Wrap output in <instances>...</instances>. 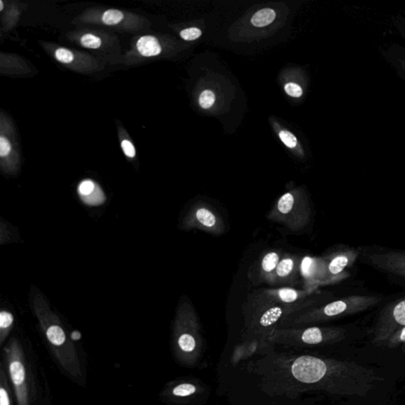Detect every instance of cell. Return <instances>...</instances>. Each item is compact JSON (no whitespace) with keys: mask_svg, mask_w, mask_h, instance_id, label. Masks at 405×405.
Returning <instances> with one entry per match:
<instances>
[{"mask_svg":"<svg viewBox=\"0 0 405 405\" xmlns=\"http://www.w3.org/2000/svg\"><path fill=\"white\" fill-rule=\"evenodd\" d=\"M124 18V13L118 10H108L103 16V22L108 25H118Z\"/></svg>","mask_w":405,"mask_h":405,"instance_id":"cell-20","label":"cell"},{"mask_svg":"<svg viewBox=\"0 0 405 405\" xmlns=\"http://www.w3.org/2000/svg\"><path fill=\"white\" fill-rule=\"evenodd\" d=\"M11 152V144L10 141L2 136L0 137V156L2 158L8 156Z\"/></svg>","mask_w":405,"mask_h":405,"instance_id":"cell-30","label":"cell"},{"mask_svg":"<svg viewBox=\"0 0 405 405\" xmlns=\"http://www.w3.org/2000/svg\"><path fill=\"white\" fill-rule=\"evenodd\" d=\"M404 326L405 298L390 302L382 310L373 330V343L382 346L397 330Z\"/></svg>","mask_w":405,"mask_h":405,"instance_id":"cell-8","label":"cell"},{"mask_svg":"<svg viewBox=\"0 0 405 405\" xmlns=\"http://www.w3.org/2000/svg\"><path fill=\"white\" fill-rule=\"evenodd\" d=\"M121 147H122L125 154L128 158L132 159L136 156V149H135V147L130 140H123L122 143H121Z\"/></svg>","mask_w":405,"mask_h":405,"instance_id":"cell-31","label":"cell"},{"mask_svg":"<svg viewBox=\"0 0 405 405\" xmlns=\"http://www.w3.org/2000/svg\"><path fill=\"white\" fill-rule=\"evenodd\" d=\"M0 405H10L8 394L4 388L0 389Z\"/></svg>","mask_w":405,"mask_h":405,"instance_id":"cell-33","label":"cell"},{"mask_svg":"<svg viewBox=\"0 0 405 405\" xmlns=\"http://www.w3.org/2000/svg\"><path fill=\"white\" fill-rule=\"evenodd\" d=\"M10 373L13 383L16 386L22 384L25 380V369L21 362L16 361L11 364Z\"/></svg>","mask_w":405,"mask_h":405,"instance_id":"cell-18","label":"cell"},{"mask_svg":"<svg viewBox=\"0 0 405 405\" xmlns=\"http://www.w3.org/2000/svg\"><path fill=\"white\" fill-rule=\"evenodd\" d=\"M300 274L303 280V289L316 291L326 285V264L324 258L305 256L301 259Z\"/></svg>","mask_w":405,"mask_h":405,"instance_id":"cell-11","label":"cell"},{"mask_svg":"<svg viewBox=\"0 0 405 405\" xmlns=\"http://www.w3.org/2000/svg\"><path fill=\"white\" fill-rule=\"evenodd\" d=\"M301 258L295 255H286L281 258L273 275L272 285L288 283L293 281L300 273Z\"/></svg>","mask_w":405,"mask_h":405,"instance_id":"cell-13","label":"cell"},{"mask_svg":"<svg viewBox=\"0 0 405 405\" xmlns=\"http://www.w3.org/2000/svg\"><path fill=\"white\" fill-rule=\"evenodd\" d=\"M321 294L292 304H276L245 313L246 335L260 344L266 343L268 337L293 316L319 307Z\"/></svg>","mask_w":405,"mask_h":405,"instance_id":"cell-2","label":"cell"},{"mask_svg":"<svg viewBox=\"0 0 405 405\" xmlns=\"http://www.w3.org/2000/svg\"><path fill=\"white\" fill-rule=\"evenodd\" d=\"M96 185L91 180H86L81 182L79 186V193L81 197H87V195H91L94 190H96Z\"/></svg>","mask_w":405,"mask_h":405,"instance_id":"cell-26","label":"cell"},{"mask_svg":"<svg viewBox=\"0 0 405 405\" xmlns=\"http://www.w3.org/2000/svg\"><path fill=\"white\" fill-rule=\"evenodd\" d=\"M402 350L403 352L405 353V342L403 343Z\"/></svg>","mask_w":405,"mask_h":405,"instance_id":"cell-36","label":"cell"},{"mask_svg":"<svg viewBox=\"0 0 405 405\" xmlns=\"http://www.w3.org/2000/svg\"><path fill=\"white\" fill-rule=\"evenodd\" d=\"M367 265L381 271L405 278V251H375L363 254Z\"/></svg>","mask_w":405,"mask_h":405,"instance_id":"cell-10","label":"cell"},{"mask_svg":"<svg viewBox=\"0 0 405 405\" xmlns=\"http://www.w3.org/2000/svg\"><path fill=\"white\" fill-rule=\"evenodd\" d=\"M81 45L86 49L97 50L101 45V40L98 37L91 35V33H86L81 38Z\"/></svg>","mask_w":405,"mask_h":405,"instance_id":"cell-24","label":"cell"},{"mask_svg":"<svg viewBox=\"0 0 405 405\" xmlns=\"http://www.w3.org/2000/svg\"><path fill=\"white\" fill-rule=\"evenodd\" d=\"M381 301L380 297L377 296L350 295L290 317L280 328L304 327L312 324L326 322L362 313L376 306Z\"/></svg>","mask_w":405,"mask_h":405,"instance_id":"cell-3","label":"cell"},{"mask_svg":"<svg viewBox=\"0 0 405 405\" xmlns=\"http://www.w3.org/2000/svg\"><path fill=\"white\" fill-rule=\"evenodd\" d=\"M201 388L198 384L193 383H182L178 384L173 390V394L178 397H188L195 394H198L200 392Z\"/></svg>","mask_w":405,"mask_h":405,"instance_id":"cell-17","label":"cell"},{"mask_svg":"<svg viewBox=\"0 0 405 405\" xmlns=\"http://www.w3.org/2000/svg\"><path fill=\"white\" fill-rule=\"evenodd\" d=\"M72 338L74 341H78V340H79V339L81 338V334H80L79 332H74V333L72 334Z\"/></svg>","mask_w":405,"mask_h":405,"instance_id":"cell-34","label":"cell"},{"mask_svg":"<svg viewBox=\"0 0 405 405\" xmlns=\"http://www.w3.org/2000/svg\"><path fill=\"white\" fill-rule=\"evenodd\" d=\"M359 252L353 249H342L326 256V285L338 282L346 275L344 270L353 265Z\"/></svg>","mask_w":405,"mask_h":405,"instance_id":"cell-12","label":"cell"},{"mask_svg":"<svg viewBox=\"0 0 405 405\" xmlns=\"http://www.w3.org/2000/svg\"><path fill=\"white\" fill-rule=\"evenodd\" d=\"M137 47L141 55L145 57L158 56L161 52V47L158 40L152 36L140 38Z\"/></svg>","mask_w":405,"mask_h":405,"instance_id":"cell-15","label":"cell"},{"mask_svg":"<svg viewBox=\"0 0 405 405\" xmlns=\"http://www.w3.org/2000/svg\"><path fill=\"white\" fill-rule=\"evenodd\" d=\"M276 17L273 9L266 8L255 13L251 18V23L256 27H265L271 24Z\"/></svg>","mask_w":405,"mask_h":405,"instance_id":"cell-16","label":"cell"},{"mask_svg":"<svg viewBox=\"0 0 405 405\" xmlns=\"http://www.w3.org/2000/svg\"><path fill=\"white\" fill-rule=\"evenodd\" d=\"M201 35L202 31L198 28H195V27H193V28L186 29L180 33L181 38L185 40H188V42L197 40Z\"/></svg>","mask_w":405,"mask_h":405,"instance_id":"cell-27","label":"cell"},{"mask_svg":"<svg viewBox=\"0 0 405 405\" xmlns=\"http://www.w3.org/2000/svg\"><path fill=\"white\" fill-rule=\"evenodd\" d=\"M55 57L59 62L70 64L74 60V54L69 50L60 48L56 51Z\"/></svg>","mask_w":405,"mask_h":405,"instance_id":"cell-25","label":"cell"},{"mask_svg":"<svg viewBox=\"0 0 405 405\" xmlns=\"http://www.w3.org/2000/svg\"><path fill=\"white\" fill-rule=\"evenodd\" d=\"M47 337L54 346H62L66 336L63 329L59 326H53L47 331Z\"/></svg>","mask_w":405,"mask_h":405,"instance_id":"cell-19","label":"cell"},{"mask_svg":"<svg viewBox=\"0 0 405 405\" xmlns=\"http://www.w3.org/2000/svg\"><path fill=\"white\" fill-rule=\"evenodd\" d=\"M215 103V93L210 90H205L200 93L199 104L202 109L207 110Z\"/></svg>","mask_w":405,"mask_h":405,"instance_id":"cell-23","label":"cell"},{"mask_svg":"<svg viewBox=\"0 0 405 405\" xmlns=\"http://www.w3.org/2000/svg\"><path fill=\"white\" fill-rule=\"evenodd\" d=\"M187 229H197L214 235L225 233L226 227L221 215L207 202L199 201L193 205L184 221Z\"/></svg>","mask_w":405,"mask_h":405,"instance_id":"cell-7","label":"cell"},{"mask_svg":"<svg viewBox=\"0 0 405 405\" xmlns=\"http://www.w3.org/2000/svg\"><path fill=\"white\" fill-rule=\"evenodd\" d=\"M82 199L87 205H98L105 201V195L101 188L96 186V190L91 195L84 197Z\"/></svg>","mask_w":405,"mask_h":405,"instance_id":"cell-22","label":"cell"},{"mask_svg":"<svg viewBox=\"0 0 405 405\" xmlns=\"http://www.w3.org/2000/svg\"><path fill=\"white\" fill-rule=\"evenodd\" d=\"M285 92L292 98H300L302 96L301 86L295 83L287 84L285 86Z\"/></svg>","mask_w":405,"mask_h":405,"instance_id":"cell-29","label":"cell"},{"mask_svg":"<svg viewBox=\"0 0 405 405\" xmlns=\"http://www.w3.org/2000/svg\"><path fill=\"white\" fill-rule=\"evenodd\" d=\"M346 337V329L340 327H283L275 329L267 343L302 348L328 346Z\"/></svg>","mask_w":405,"mask_h":405,"instance_id":"cell-4","label":"cell"},{"mask_svg":"<svg viewBox=\"0 0 405 405\" xmlns=\"http://www.w3.org/2000/svg\"><path fill=\"white\" fill-rule=\"evenodd\" d=\"M290 372L296 381L341 396L365 397L386 381L375 369L355 362L312 355L297 357Z\"/></svg>","mask_w":405,"mask_h":405,"instance_id":"cell-1","label":"cell"},{"mask_svg":"<svg viewBox=\"0 0 405 405\" xmlns=\"http://www.w3.org/2000/svg\"><path fill=\"white\" fill-rule=\"evenodd\" d=\"M13 321V316L10 313L3 312L0 314V327L2 329H6L11 326Z\"/></svg>","mask_w":405,"mask_h":405,"instance_id":"cell-32","label":"cell"},{"mask_svg":"<svg viewBox=\"0 0 405 405\" xmlns=\"http://www.w3.org/2000/svg\"><path fill=\"white\" fill-rule=\"evenodd\" d=\"M405 342V326L398 329L389 337L386 342V346L389 348H396Z\"/></svg>","mask_w":405,"mask_h":405,"instance_id":"cell-21","label":"cell"},{"mask_svg":"<svg viewBox=\"0 0 405 405\" xmlns=\"http://www.w3.org/2000/svg\"><path fill=\"white\" fill-rule=\"evenodd\" d=\"M178 346L188 363H198L201 358L204 340L197 313L190 303L181 307L179 314Z\"/></svg>","mask_w":405,"mask_h":405,"instance_id":"cell-6","label":"cell"},{"mask_svg":"<svg viewBox=\"0 0 405 405\" xmlns=\"http://www.w3.org/2000/svg\"><path fill=\"white\" fill-rule=\"evenodd\" d=\"M281 259L278 251H270L263 256L260 262L259 276L262 281L273 283V275Z\"/></svg>","mask_w":405,"mask_h":405,"instance_id":"cell-14","label":"cell"},{"mask_svg":"<svg viewBox=\"0 0 405 405\" xmlns=\"http://www.w3.org/2000/svg\"><path fill=\"white\" fill-rule=\"evenodd\" d=\"M280 138L283 144L289 148H295L298 144V140L292 132L288 131H281L280 132Z\"/></svg>","mask_w":405,"mask_h":405,"instance_id":"cell-28","label":"cell"},{"mask_svg":"<svg viewBox=\"0 0 405 405\" xmlns=\"http://www.w3.org/2000/svg\"><path fill=\"white\" fill-rule=\"evenodd\" d=\"M312 216L307 193L302 188H295L281 195L269 212L268 219L298 232L309 225Z\"/></svg>","mask_w":405,"mask_h":405,"instance_id":"cell-5","label":"cell"},{"mask_svg":"<svg viewBox=\"0 0 405 405\" xmlns=\"http://www.w3.org/2000/svg\"><path fill=\"white\" fill-rule=\"evenodd\" d=\"M4 2H3L2 0H1V1H0V11H2L4 10Z\"/></svg>","mask_w":405,"mask_h":405,"instance_id":"cell-35","label":"cell"},{"mask_svg":"<svg viewBox=\"0 0 405 405\" xmlns=\"http://www.w3.org/2000/svg\"><path fill=\"white\" fill-rule=\"evenodd\" d=\"M317 292L307 289L292 287L269 288L253 295L248 301L245 313L262 307L276 305V304H292L309 298Z\"/></svg>","mask_w":405,"mask_h":405,"instance_id":"cell-9","label":"cell"}]
</instances>
